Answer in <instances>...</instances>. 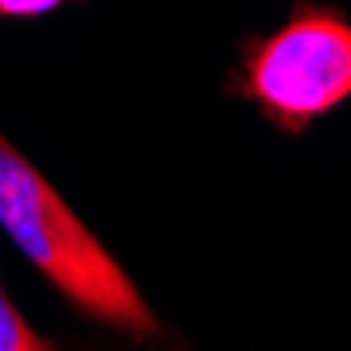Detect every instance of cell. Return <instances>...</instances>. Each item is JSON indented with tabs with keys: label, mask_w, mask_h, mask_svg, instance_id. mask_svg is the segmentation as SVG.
<instances>
[{
	"label": "cell",
	"mask_w": 351,
	"mask_h": 351,
	"mask_svg": "<svg viewBox=\"0 0 351 351\" xmlns=\"http://www.w3.org/2000/svg\"><path fill=\"white\" fill-rule=\"evenodd\" d=\"M64 0H0V21H34L56 13Z\"/></svg>",
	"instance_id": "277c9868"
},
{
	"label": "cell",
	"mask_w": 351,
	"mask_h": 351,
	"mask_svg": "<svg viewBox=\"0 0 351 351\" xmlns=\"http://www.w3.org/2000/svg\"><path fill=\"white\" fill-rule=\"evenodd\" d=\"M233 93L300 136L351 97V21L326 5H296L275 34L241 43Z\"/></svg>",
	"instance_id": "7a4b0ae2"
},
{
	"label": "cell",
	"mask_w": 351,
	"mask_h": 351,
	"mask_svg": "<svg viewBox=\"0 0 351 351\" xmlns=\"http://www.w3.org/2000/svg\"><path fill=\"white\" fill-rule=\"evenodd\" d=\"M47 343L34 326L13 309V300L0 292V351H47Z\"/></svg>",
	"instance_id": "3957f363"
},
{
	"label": "cell",
	"mask_w": 351,
	"mask_h": 351,
	"mask_svg": "<svg viewBox=\"0 0 351 351\" xmlns=\"http://www.w3.org/2000/svg\"><path fill=\"white\" fill-rule=\"evenodd\" d=\"M0 229L89 317L140 339L161 335V322L144 305L128 271L5 136H0Z\"/></svg>",
	"instance_id": "6da1fadb"
}]
</instances>
